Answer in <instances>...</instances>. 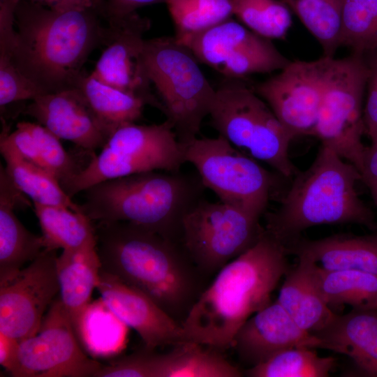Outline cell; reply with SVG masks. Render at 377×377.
I'll return each mask as SVG.
<instances>
[{
  "mask_svg": "<svg viewBox=\"0 0 377 377\" xmlns=\"http://www.w3.org/2000/svg\"><path fill=\"white\" fill-rule=\"evenodd\" d=\"M101 269L150 297L182 325L202 292V272L182 244L126 221L96 222Z\"/></svg>",
  "mask_w": 377,
  "mask_h": 377,
  "instance_id": "1",
  "label": "cell"
},
{
  "mask_svg": "<svg viewBox=\"0 0 377 377\" xmlns=\"http://www.w3.org/2000/svg\"><path fill=\"white\" fill-rule=\"evenodd\" d=\"M287 249L265 229L257 242L224 265L182 323L188 342L218 351L232 346L239 328L271 302L289 270Z\"/></svg>",
  "mask_w": 377,
  "mask_h": 377,
  "instance_id": "2",
  "label": "cell"
},
{
  "mask_svg": "<svg viewBox=\"0 0 377 377\" xmlns=\"http://www.w3.org/2000/svg\"><path fill=\"white\" fill-rule=\"evenodd\" d=\"M100 17L92 8L58 11L21 0L10 52L0 60H10L45 94L76 87L89 54L105 40Z\"/></svg>",
  "mask_w": 377,
  "mask_h": 377,
  "instance_id": "3",
  "label": "cell"
},
{
  "mask_svg": "<svg viewBox=\"0 0 377 377\" xmlns=\"http://www.w3.org/2000/svg\"><path fill=\"white\" fill-rule=\"evenodd\" d=\"M205 188L198 172L149 170L89 187L80 205L93 222L126 221L181 244L184 219Z\"/></svg>",
  "mask_w": 377,
  "mask_h": 377,
  "instance_id": "4",
  "label": "cell"
},
{
  "mask_svg": "<svg viewBox=\"0 0 377 377\" xmlns=\"http://www.w3.org/2000/svg\"><path fill=\"white\" fill-rule=\"evenodd\" d=\"M361 179L355 165L321 145L311 165L293 177L279 207L267 214L265 230L285 245L316 226L355 223L375 228L374 216L356 189Z\"/></svg>",
  "mask_w": 377,
  "mask_h": 377,
  "instance_id": "5",
  "label": "cell"
},
{
  "mask_svg": "<svg viewBox=\"0 0 377 377\" xmlns=\"http://www.w3.org/2000/svg\"><path fill=\"white\" fill-rule=\"evenodd\" d=\"M143 59L163 112L184 149L198 138L209 115L216 89L192 52L174 37L146 39Z\"/></svg>",
  "mask_w": 377,
  "mask_h": 377,
  "instance_id": "6",
  "label": "cell"
},
{
  "mask_svg": "<svg viewBox=\"0 0 377 377\" xmlns=\"http://www.w3.org/2000/svg\"><path fill=\"white\" fill-rule=\"evenodd\" d=\"M212 126L231 145L286 178L299 171L288 154L293 140L267 103L242 79L225 78L216 89Z\"/></svg>",
  "mask_w": 377,
  "mask_h": 377,
  "instance_id": "7",
  "label": "cell"
},
{
  "mask_svg": "<svg viewBox=\"0 0 377 377\" xmlns=\"http://www.w3.org/2000/svg\"><path fill=\"white\" fill-rule=\"evenodd\" d=\"M369 73L362 55L331 59L313 134L360 173L367 148L363 99Z\"/></svg>",
  "mask_w": 377,
  "mask_h": 377,
  "instance_id": "8",
  "label": "cell"
},
{
  "mask_svg": "<svg viewBox=\"0 0 377 377\" xmlns=\"http://www.w3.org/2000/svg\"><path fill=\"white\" fill-rule=\"evenodd\" d=\"M184 159L221 202L259 217L265 212L276 178L223 136L197 138L184 149Z\"/></svg>",
  "mask_w": 377,
  "mask_h": 377,
  "instance_id": "9",
  "label": "cell"
},
{
  "mask_svg": "<svg viewBox=\"0 0 377 377\" xmlns=\"http://www.w3.org/2000/svg\"><path fill=\"white\" fill-rule=\"evenodd\" d=\"M260 218L203 198L184 219L181 244L203 275L217 273L257 242L265 230Z\"/></svg>",
  "mask_w": 377,
  "mask_h": 377,
  "instance_id": "10",
  "label": "cell"
},
{
  "mask_svg": "<svg viewBox=\"0 0 377 377\" xmlns=\"http://www.w3.org/2000/svg\"><path fill=\"white\" fill-rule=\"evenodd\" d=\"M176 39L198 61L225 78L243 80L253 74L279 71L290 61L272 40L231 18L201 33Z\"/></svg>",
  "mask_w": 377,
  "mask_h": 377,
  "instance_id": "11",
  "label": "cell"
},
{
  "mask_svg": "<svg viewBox=\"0 0 377 377\" xmlns=\"http://www.w3.org/2000/svg\"><path fill=\"white\" fill-rule=\"evenodd\" d=\"M20 377H94L102 364L82 350L59 297L37 334L20 341Z\"/></svg>",
  "mask_w": 377,
  "mask_h": 377,
  "instance_id": "12",
  "label": "cell"
},
{
  "mask_svg": "<svg viewBox=\"0 0 377 377\" xmlns=\"http://www.w3.org/2000/svg\"><path fill=\"white\" fill-rule=\"evenodd\" d=\"M332 58L290 61L253 88L293 139L313 134Z\"/></svg>",
  "mask_w": 377,
  "mask_h": 377,
  "instance_id": "13",
  "label": "cell"
},
{
  "mask_svg": "<svg viewBox=\"0 0 377 377\" xmlns=\"http://www.w3.org/2000/svg\"><path fill=\"white\" fill-rule=\"evenodd\" d=\"M57 250L40 255L0 283V332L20 341L37 334L45 312L59 293Z\"/></svg>",
  "mask_w": 377,
  "mask_h": 377,
  "instance_id": "14",
  "label": "cell"
},
{
  "mask_svg": "<svg viewBox=\"0 0 377 377\" xmlns=\"http://www.w3.org/2000/svg\"><path fill=\"white\" fill-rule=\"evenodd\" d=\"M104 49L91 73L97 80L144 98L162 112L163 107L151 93L143 59L145 34L149 20L137 12L106 20Z\"/></svg>",
  "mask_w": 377,
  "mask_h": 377,
  "instance_id": "15",
  "label": "cell"
},
{
  "mask_svg": "<svg viewBox=\"0 0 377 377\" xmlns=\"http://www.w3.org/2000/svg\"><path fill=\"white\" fill-rule=\"evenodd\" d=\"M96 289L107 308L155 350L188 342L182 325L150 297L101 269Z\"/></svg>",
  "mask_w": 377,
  "mask_h": 377,
  "instance_id": "16",
  "label": "cell"
},
{
  "mask_svg": "<svg viewBox=\"0 0 377 377\" xmlns=\"http://www.w3.org/2000/svg\"><path fill=\"white\" fill-rule=\"evenodd\" d=\"M231 346L251 367L293 347L325 349L322 340L301 328L277 300L251 316L235 334Z\"/></svg>",
  "mask_w": 377,
  "mask_h": 377,
  "instance_id": "17",
  "label": "cell"
},
{
  "mask_svg": "<svg viewBox=\"0 0 377 377\" xmlns=\"http://www.w3.org/2000/svg\"><path fill=\"white\" fill-rule=\"evenodd\" d=\"M23 113L86 151L103 148L110 136L77 87L40 95Z\"/></svg>",
  "mask_w": 377,
  "mask_h": 377,
  "instance_id": "18",
  "label": "cell"
},
{
  "mask_svg": "<svg viewBox=\"0 0 377 377\" xmlns=\"http://www.w3.org/2000/svg\"><path fill=\"white\" fill-rule=\"evenodd\" d=\"M31 205L0 166V283L15 276L45 249L42 235L29 231L14 210Z\"/></svg>",
  "mask_w": 377,
  "mask_h": 377,
  "instance_id": "19",
  "label": "cell"
},
{
  "mask_svg": "<svg viewBox=\"0 0 377 377\" xmlns=\"http://www.w3.org/2000/svg\"><path fill=\"white\" fill-rule=\"evenodd\" d=\"M325 349L348 356L361 374L377 377V309L337 315L320 332Z\"/></svg>",
  "mask_w": 377,
  "mask_h": 377,
  "instance_id": "20",
  "label": "cell"
},
{
  "mask_svg": "<svg viewBox=\"0 0 377 377\" xmlns=\"http://www.w3.org/2000/svg\"><path fill=\"white\" fill-rule=\"evenodd\" d=\"M285 246L288 254L306 258L325 269H350L377 276V234L336 235L318 239L301 237Z\"/></svg>",
  "mask_w": 377,
  "mask_h": 377,
  "instance_id": "21",
  "label": "cell"
},
{
  "mask_svg": "<svg viewBox=\"0 0 377 377\" xmlns=\"http://www.w3.org/2000/svg\"><path fill=\"white\" fill-rule=\"evenodd\" d=\"M101 263L96 244L63 250L57 258L59 297L77 335L96 288Z\"/></svg>",
  "mask_w": 377,
  "mask_h": 377,
  "instance_id": "22",
  "label": "cell"
},
{
  "mask_svg": "<svg viewBox=\"0 0 377 377\" xmlns=\"http://www.w3.org/2000/svg\"><path fill=\"white\" fill-rule=\"evenodd\" d=\"M297 258L298 263L285 275L276 300L301 328L315 334L335 313L321 294L314 263L304 257Z\"/></svg>",
  "mask_w": 377,
  "mask_h": 377,
  "instance_id": "23",
  "label": "cell"
},
{
  "mask_svg": "<svg viewBox=\"0 0 377 377\" xmlns=\"http://www.w3.org/2000/svg\"><path fill=\"white\" fill-rule=\"evenodd\" d=\"M103 147L154 161L164 171H180L181 166L186 163L184 149L167 119L158 124L121 125L110 135Z\"/></svg>",
  "mask_w": 377,
  "mask_h": 377,
  "instance_id": "24",
  "label": "cell"
},
{
  "mask_svg": "<svg viewBox=\"0 0 377 377\" xmlns=\"http://www.w3.org/2000/svg\"><path fill=\"white\" fill-rule=\"evenodd\" d=\"M0 151L6 162V172L33 202L65 207L82 212L80 205L72 200L52 175L20 155L7 138L4 128L0 136Z\"/></svg>",
  "mask_w": 377,
  "mask_h": 377,
  "instance_id": "25",
  "label": "cell"
},
{
  "mask_svg": "<svg viewBox=\"0 0 377 377\" xmlns=\"http://www.w3.org/2000/svg\"><path fill=\"white\" fill-rule=\"evenodd\" d=\"M194 342L173 346L156 357V377H240L244 373L220 351Z\"/></svg>",
  "mask_w": 377,
  "mask_h": 377,
  "instance_id": "26",
  "label": "cell"
},
{
  "mask_svg": "<svg viewBox=\"0 0 377 377\" xmlns=\"http://www.w3.org/2000/svg\"><path fill=\"white\" fill-rule=\"evenodd\" d=\"M33 205L45 249L71 251L96 244L93 221L82 212L65 207Z\"/></svg>",
  "mask_w": 377,
  "mask_h": 377,
  "instance_id": "27",
  "label": "cell"
},
{
  "mask_svg": "<svg viewBox=\"0 0 377 377\" xmlns=\"http://www.w3.org/2000/svg\"><path fill=\"white\" fill-rule=\"evenodd\" d=\"M77 87L110 135L121 125L135 123L147 105L144 98L103 83L91 74L84 75Z\"/></svg>",
  "mask_w": 377,
  "mask_h": 377,
  "instance_id": "28",
  "label": "cell"
},
{
  "mask_svg": "<svg viewBox=\"0 0 377 377\" xmlns=\"http://www.w3.org/2000/svg\"><path fill=\"white\" fill-rule=\"evenodd\" d=\"M321 294L330 307L349 305L353 309H377V276L350 269H325L315 263Z\"/></svg>",
  "mask_w": 377,
  "mask_h": 377,
  "instance_id": "29",
  "label": "cell"
},
{
  "mask_svg": "<svg viewBox=\"0 0 377 377\" xmlns=\"http://www.w3.org/2000/svg\"><path fill=\"white\" fill-rule=\"evenodd\" d=\"M320 45L334 57L341 46L343 0H283Z\"/></svg>",
  "mask_w": 377,
  "mask_h": 377,
  "instance_id": "30",
  "label": "cell"
},
{
  "mask_svg": "<svg viewBox=\"0 0 377 377\" xmlns=\"http://www.w3.org/2000/svg\"><path fill=\"white\" fill-rule=\"evenodd\" d=\"M313 348L300 346L283 350L266 362L251 367L249 377H327L334 367V357L318 355Z\"/></svg>",
  "mask_w": 377,
  "mask_h": 377,
  "instance_id": "31",
  "label": "cell"
},
{
  "mask_svg": "<svg viewBox=\"0 0 377 377\" xmlns=\"http://www.w3.org/2000/svg\"><path fill=\"white\" fill-rule=\"evenodd\" d=\"M177 39L201 33L233 15L232 0H167Z\"/></svg>",
  "mask_w": 377,
  "mask_h": 377,
  "instance_id": "32",
  "label": "cell"
},
{
  "mask_svg": "<svg viewBox=\"0 0 377 377\" xmlns=\"http://www.w3.org/2000/svg\"><path fill=\"white\" fill-rule=\"evenodd\" d=\"M233 15L256 34L284 39L292 25L290 8L279 0H232Z\"/></svg>",
  "mask_w": 377,
  "mask_h": 377,
  "instance_id": "33",
  "label": "cell"
},
{
  "mask_svg": "<svg viewBox=\"0 0 377 377\" xmlns=\"http://www.w3.org/2000/svg\"><path fill=\"white\" fill-rule=\"evenodd\" d=\"M341 46L360 55L377 50V0H343Z\"/></svg>",
  "mask_w": 377,
  "mask_h": 377,
  "instance_id": "34",
  "label": "cell"
},
{
  "mask_svg": "<svg viewBox=\"0 0 377 377\" xmlns=\"http://www.w3.org/2000/svg\"><path fill=\"white\" fill-rule=\"evenodd\" d=\"M32 135L43 169L61 184L73 177L81 168L62 147L59 138L39 124L26 122Z\"/></svg>",
  "mask_w": 377,
  "mask_h": 377,
  "instance_id": "35",
  "label": "cell"
},
{
  "mask_svg": "<svg viewBox=\"0 0 377 377\" xmlns=\"http://www.w3.org/2000/svg\"><path fill=\"white\" fill-rule=\"evenodd\" d=\"M45 94L10 60L0 61L1 108L18 101L34 100Z\"/></svg>",
  "mask_w": 377,
  "mask_h": 377,
  "instance_id": "36",
  "label": "cell"
},
{
  "mask_svg": "<svg viewBox=\"0 0 377 377\" xmlns=\"http://www.w3.org/2000/svg\"><path fill=\"white\" fill-rule=\"evenodd\" d=\"M369 65L367 97L364 107L366 133L371 140L377 137V56Z\"/></svg>",
  "mask_w": 377,
  "mask_h": 377,
  "instance_id": "37",
  "label": "cell"
},
{
  "mask_svg": "<svg viewBox=\"0 0 377 377\" xmlns=\"http://www.w3.org/2000/svg\"><path fill=\"white\" fill-rule=\"evenodd\" d=\"M0 364L14 377H20V340L0 332Z\"/></svg>",
  "mask_w": 377,
  "mask_h": 377,
  "instance_id": "38",
  "label": "cell"
},
{
  "mask_svg": "<svg viewBox=\"0 0 377 377\" xmlns=\"http://www.w3.org/2000/svg\"><path fill=\"white\" fill-rule=\"evenodd\" d=\"M53 10L92 8L100 11L105 17V0H27Z\"/></svg>",
  "mask_w": 377,
  "mask_h": 377,
  "instance_id": "39",
  "label": "cell"
},
{
  "mask_svg": "<svg viewBox=\"0 0 377 377\" xmlns=\"http://www.w3.org/2000/svg\"><path fill=\"white\" fill-rule=\"evenodd\" d=\"M167 0H105V18L119 17L135 12L140 7L165 3Z\"/></svg>",
  "mask_w": 377,
  "mask_h": 377,
  "instance_id": "40",
  "label": "cell"
},
{
  "mask_svg": "<svg viewBox=\"0 0 377 377\" xmlns=\"http://www.w3.org/2000/svg\"><path fill=\"white\" fill-rule=\"evenodd\" d=\"M371 140V145L366 148L360 172L361 181L367 186L377 182V137Z\"/></svg>",
  "mask_w": 377,
  "mask_h": 377,
  "instance_id": "41",
  "label": "cell"
},
{
  "mask_svg": "<svg viewBox=\"0 0 377 377\" xmlns=\"http://www.w3.org/2000/svg\"><path fill=\"white\" fill-rule=\"evenodd\" d=\"M374 202L377 206V182L368 186Z\"/></svg>",
  "mask_w": 377,
  "mask_h": 377,
  "instance_id": "42",
  "label": "cell"
}]
</instances>
